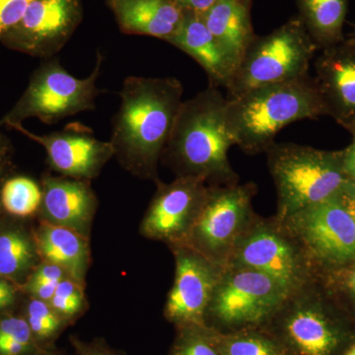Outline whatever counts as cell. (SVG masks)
<instances>
[{
	"label": "cell",
	"mask_w": 355,
	"mask_h": 355,
	"mask_svg": "<svg viewBox=\"0 0 355 355\" xmlns=\"http://www.w3.org/2000/svg\"><path fill=\"white\" fill-rule=\"evenodd\" d=\"M354 140L349 147L343 151V171L347 182L355 186V132Z\"/></svg>",
	"instance_id": "obj_35"
},
{
	"label": "cell",
	"mask_w": 355,
	"mask_h": 355,
	"mask_svg": "<svg viewBox=\"0 0 355 355\" xmlns=\"http://www.w3.org/2000/svg\"><path fill=\"white\" fill-rule=\"evenodd\" d=\"M114 1L116 2V3H120V2L130 1V0H114Z\"/></svg>",
	"instance_id": "obj_42"
},
{
	"label": "cell",
	"mask_w": 355,
	"mask_h": 355,
	"mask_svg": "<svg viewBox=\"0 0 355 355\" xmlns=\"http://www.w3.org/2000/svg\"><path fill=\"white\" fill-rule=\"evenodd\" d=\"M67 277L62 268L46 261L34 272L30 282H60Z\"/></svg>",
	"instance_id": "obj_32"
},
{
	"label": "cell",
	"mask_w": 355,
	"mask_h": 355,
	"mask_svg": "<svg viewBox=\"0 0 355 355\" xmlns=\"http://www.w3.org/2000/svg\"><path fill=\"white\" fill-rule=\"evenodd\" d=\"M168 355H221L214 331L205 326L176 328V336Z\"/></svg>",
	"instance_id": "obj_28"
},
{
	"label": "cell",
	"mask_w": 355,
	"mask_h": 355,
	"mask_svg": "<svg viewBox=\"0 0 355 355\" xmlns=\"http://www.w3.org/2000/svg\"><path fill=\"white\" fill-rule=\"evenodd\" d=\"M4 151H6V142H4V140L2 139L1 135H0V160H1Z\"/></svg>",
	"instance_id": "obj_40"
},
{
	"label": "cell",
	"mask_w": 355,
	"mask_h": 355,
	"mask_svg": "<svg viewBox=\"0 0 355 355\" xmlns=\"http://www.w3.org/2000/svg\"><path fill=\"white\" fill-rule=\"evenodd\" d=\"M26 321L39 345L55 340L67 323L58 316L49 302L37 298L28 305Z\"/></svg>",
	"instance_id": "obj_29"
},
{
	"label": "cell",
	"mask_w": 355,
	"mask_h": 355,
	"mask_svg": "<svg viewBox=\"0 0 355 355\" xmlns=\"http://www.w3.org/2000/svg\"><path fill=\"white\" fill-rule=\"evenodd\" d=\"M227 266H244L294 291L319 277L316 266L284 221L257 214L233 250Z\"/></svg>",
	"instance_id": "obj_7"
},
{
	"label": "cell",
	"mask_w": 355,
	"mask_h": 355,
	"mask_svg": "<svg viewBox=\"0 0 355 355\" xmlns=\"http://www.w3.org/2000/svg\"><path fill=\"white\" fill-rule=\"evenodd\" d=\"M319 279L355 323V261L320 273Z\"/></svg>",
	"instance_id": "obj_25"
},
{
	"label": "cell",
	"mask_w": 355,
	"mask_h": 355,
	"mask_svg": "<svg viewBox=\"0 0 355 355\" xmlns=\"http://www.w3.org/2000/svg\"><path fill=\"white\" fill-rule=\"evenodd\" d=\"M42 207L49 223L85 236L94 216L96 198L83 180L48 177L44 180Z\"/></svg>",
	"instance_id": "obj_16"
},
{
	"label": "cell",
	"mask_w": 355,
	"mask_h": 355,
	"mask_svg": "<svg viewBox=\"0 0 355 355\" xmlns=\"http://www.w3.org/2000/svg\"><path fill=\"white\" fill-rule=\"evenodd\" d=\"M116 6L119 20L125 32L167 41L184 17L183 9L173 0H130Z\"/></svg>",
	"instance_id": "obj_19"
},
{
	"label": "cell",
	"mask_w": 355,
	"mask_h": 355,
	"mask_svg": "<svg viewBox=\"0 0 355 355\" xmlns=\"http://www.w3.org/2000/svg\"><path fill=\"white\" fill-rule=\"evenodd\" d=\"M343 197L345 198V202L347 203V207H349V211L352 212V216H354L355 220V203L352 202V200H349L345 195L343 193Z\"/></svg>",
	"instance_id": "obj_38"
},
{
	"label": "cell",
	"mask_w": 355,
	"mask_h": 355,
	"mask_svg": "<svg viewBox=\"0 0 355 355\" xmlns=\"http://www.w3.org/2000/svg\"><path fill=\"white\" fill-rule=\"evenodd\" d=\"M14 291L9 284L0 280V310L4 309L13 302Z\"/></svg>",
	"instance_id": "obj_36"
},
{
	"label": "cell",
	"mask_w": 355,
	"mask_h": 355,
	"mask_svg": "<svg viewBox=\"0 0 355 355\" xmlns=\"http://www.w3.org/2000/svg\"><path fill=\"white\" fill-rule=\"evenodd\" d=\"M287 355H345L355 345V323L319 277L291 291L263 327Z\"/></svg>",
	"instance_id": "obj_4"
},
{
	"label": "cell",
	"mask_w": 355,
	"mask_h": 355,
	"mask_svg": "<svg viewBox=\"0 0 355 355\" xmlns=\"http://www.w3.org/2000/svg\"><path fill=\"white\" fill-rule=\"evenodd\" d=\"M41 349L26 319L0 320V355H34Z\"/></svg>",
	"instance_id": "obj_26"
},
{
	"label": "cell",
	"mask_w": 355,
	"mask_h": 355,
	"mask_svg": "<svg viewBox=\"0 0 355 355\" xmlns=\"http://www.w3.org/2000/svg\"><path fill=\"white\" fill-rule=\"evenodd\" d=\"M226 106V96L210 85L183 102L162 155L177 177L198 178L209 186L239 183L228 157L234 142Z\"/></svg>",
	"instance_id": "obj_2"
},
{
	"label": "cell",
	"mask_w": 355,
	"mask_h": 355,
	"mask_svg": "<svg viewBox=\"0 0 355 355\" xmlns=\"http://www.w3.org/2000/svg\"><path fill=\"white\" fill-rule=\"evenodd\" d=\"M315 44L324 46L340 40L347 0H300Z\"/></svg>",
	"instance_id": "obj_22"
},
{
	"label": "cell",
	"mask_w": 355,
	"mask_h": 355,
	"mask_svg": "<svg viewBox=\"0 0 355 355\" xmlns=\"http://www.w3.org/2000/svg\"><path fill=\"white\" fill-rule=\"evenodd\" d=\"M343 193L352 202L355 203V186L349 182H347L343 186Z\"/></svg>",
	"instance_id": "obj_37"
},
{
	"label": "cell",
	"mask_w": 355,
	"mask_h": 355,
	"mask_svg": "<svg viewBox=\"0 0 355 355\" xmlns=\"http://www.w3.org/2000/svg\"><path fill=\"white\" fill-rule=\"evenodd\" d=\"M277 193L279 220L340 195L347 180L343 151H326L295 144H273L266 150Z\"/></svg>",
	"instance_id": "obj_5"
},
{
	"label": "cell",
	"mask_w": 355,
	"mask_h": 355,
	"mask_svg": "<svg viewBox=\"0 0 355 355\" xmlns=\"http://www.w3.org/2000/svg\"><path fill=\"white\" fill-rule=\"evenodd\" d=\"M327 114L309 76L227 98L226 121L234 146L250 155L266 153L277 133L294 121Z\"/></svg>",
	"instance_id": "obj_3"
},
{
	"label": "cell",
	"mask_w": 355,
	"mask_h": 355,
	"mask_svg": "<svg viewBox=\"0 0 355 355\" xmlns=\"http://www.w3.org/2000/svg\"><path fill=\"white\" fill-rule=\"evenodd\" d=\"M221 355H287L275 336L263 328L219 334L214 331Z\"/></svg>",
	"instance_id": "obj_23"
},
{
	"label": "cell",
	"mask_w": 355,
	"mask_h": 355,
	"mask_svg": "<svg viewBox=\"0 0 355 355\" xmlns=\"http://www.w3.org/2000/svg\"><path fill=\"white\" fill-rule=\"evenodd\" d=\"M352 132H355V127L352 128Z\"/></svg>",
	"instance_id": "obj_43"
},
{
	"label": "cell",
	"mask_w": 355,
	"mask_h": 355,
	"mask_svg": "<svg viewBox=\"0 0 355 355\" xmlns=\"http://www.w3.org/2000/svg\"><path fill=\"white\" fill-rule=\"evenodd\" d=\"M313 79L330 114L352 130L355 127V44L327 46L318 58Z\"/></svg>",
	"instance_id": "obj_15"
},
{
	"label": "cell",
	"mask_w": 355,
	"mask_h": 355,
	"mask_svg": "<svg viewBox=\"0 0 355 355\" xmlns=\"http://www.w3.org/2000/svg\"><path fill=\"white\" fill-rule=\"evenodd\" d=\"M71 343L77 355H120L103 342L85 343L78 338H71Z\"/></svg>",
	"instance_id": "obj_33"
},
{
	"label": "cell",
	"mask_w": 355,
	"mask_h": 355,
	"mask_svg": "<svg viewBox=\"0 0 355 355\" xmlns=\"http://www.w3.org/2000/svg\"><path fill=\"white\" fill-rule=\"evenodd\" d=\"M183 93V85L173 77L130 76L123 81L110 142L114 156L133 174L156 179Z\"/></svg>",
	"instance_id": "obj_1"
},
{
	"label": "cell",
	"mask_w": 355,
	"mask_h": 355,
	"mask_svg": "<svg viewBox=\"0 0 355 355\" xmlns=\"http://www.w3.org/2000/svg\"><path fill=\"white\" fill-rule=\"evenodd\" d=\"M209 184L193 177L158 183L157 191L141 225L142 234L171 246L184 244L197 220Z\"/></svg>",
	"instance_id": "obj_13"
},
{
	"label": "cell",
	"mask_w": 355,
	"mask_h": 355,
	"mask_svg": "<svg viewBox=\"0 0 355 355\" xmlns=\"http://www.w3.org/2000/svg\"><path fill=\"white\" fill-rule=\"evenodd\" d=\"M10 127L41 144L48 154L51 167L71 179H92L114 156L111 142L102 141L88 133L67 132L37 135L25 130L21 123Z\"/></svg>",
	"instance_id": "obj_14"
},
{
	"label": "cell",
	"mask_w": 355,
	"mask_h": 355,
	"mask_svg": "<svg viewBox=\"0 0 355 355\" xmlns=\"http://www.w3.org/2000/svg\"><path fill=\"white\" fill-rule=\"evenodd\" d=\"M202 17L207 29L237 69L253 41L246 7L241 0H217Z\"/></svg>",
	"instance_id": "obj_20"
},
{
	"label": "cell",
	"mask_w": 355,
	"mask_h": 355,
	"mask_svg": "<svg viewBox=\"0 0 355 355\" xmlns=\"http://www.w3.org/2000/svg\"><path fill=\"white\" fill-rule=\"evenodd\" d=\"M172 248L176 272L165 305V318L176 328L205 326V313L225 266L184 245Z\"/></svg>",
	"instance_id": "obj_12"
},
{
	"label": "cell",
	"mask_w": 355,
	"mask_h": 355,
	"mask_svg": "<svg viewBox=\"0 0 355 355\" xmlns=\"http://www.w3.org/2000/svg\"><path fill=\"white\" fill-rule=\"evenodd\" d=\"M256 193L253 183L209 186L197 220L182 245L227 266L236 244L257 216L253 209Z\"/></svg>",
	"instance_id": "obj_9"
},
{
	"label": "cell",
	"mask_w": 355,
	"mask_h": 355,
	"mask_svg": "<svg viewBox=\"0 0 355 355\" xmlns=\"http://www.w3.org/2000/svg\"><path fill=\"white\" fill-rule=\"evenodd\" d=\"M316 46L300 26L294 24L253 40L226 86V98L307 76Z\"/></svg>",
	"instance_id": "obj_8"
},
{
	"label": "cell",
	"mask_w": 355,
	"mask_h": 355,
	"mask_svg": "<svg viewBox=\"0 0 355 355\" xmlns=\"http://www.w3.org/2000/svg\"><path fill=\"white\" fill-rule=\"evenodd\" d=\"M197 60L209 76L210 86L228 85L236 67L207 29L202 16L184 14L176 33L168 40Z\"/></svg>",
	"instance_id": "obj_18"
},
{
	"label": "cell",
	"mask_w": 355,
	"mask_h": 355,
	"mask_svg": "<svg viewBox=\"0 0 355 355\" xmlns=\"http://www.w3.org/2000/svg\"><path fill=\"white\" fill-rule=\"evenodd\" d=\"M34 252L31 243L18 232L0 235V275L13 277L32 263Z\"/></svg>",
	"instance_id": "obj_27"
},
{
	"label": "cell",
	"mask_w": 355,
	"mask_h": 355,
	"mask_svg": "<svg viewBox=\"0 0 355 355\" xmlns=\"http://www.w3.org/2000/svg\"><path fill=\"white\" fill-rule=\"evenodd\" d=\"M103 55L98 53L96 65L84 79L69 74L58 60L44 64L33 77L29 87L15 109L4 119L7 125L21 123L27 118L44 123H57L62 119L95 108L96 97Z\"/></svg>",
	"instance_id": "obj_10"
},
{
	"label": "cell",
	"mask_w": 355,
	"mask_h": 355,
	"mask_svg": "<svg viewBox=\"0 0 355 355\" xmlns=\"http://www.w3.org/2000/svg\"><path fill=\"white\" fill-rule=\"evenodd\" d=\"M289 293L263 273L226 266L205 313V326L219 334L263 328Z\"/></svg>",
	"instance_id": "obj_6"
},
{
	"label": "cell",
	"mask_w": 355,
	"mask_h": 355,
	"mask_svg": "<svg viewBox=\"0 0 355 355\" xmlns=\"http://www.w3.org/2000/svg\"><path fill=\"white\" fill-rule=\"evenodd\" d=\"M83 286L76 280L65 277L58 284L49 304L65 322L77 316L83 309Z\"/></svg>",
	"instance_id": "obj_30"
},
{
	"label": "cell",
	"mask_w": 355,
	"mask_h": 355,
	"mask_svg": "<svg viewBox=\"0 0 355 355\" xmlns=\"http://www.w3.org/2000/svg\"><path fill=\"white\" fill-rule=\"evenodd\" d=\"M34 355H60V354H58V352H55V350H46V349H41L39 352H37L36 354Z\"/></svg>",
	"instance_id": "obj_39"
},
{
	"label": "cell",
	"mask_w": 355,
	"mask_h": 355,
	"mask_svg": "<svg viewBox=\"0 0 355 355\" xmlns=\"http://www.w3.org/2000/svg\"><path fill=\"white\" fill-rule=\"evenodd\" d=\"M34 0H0V35L19 24Z\"/></svg>",
	"instance_id": "obj_31"
},
{
	"label": "cell",
	"mask_w": 355,
	"mask_h": 355,
	"mask_svg": "<svg viewBox=\"0 0 355 355\" xmlns=\"http://www.w3.org/2000/svg\"><path fill=\"white\" fill-rule=\"evenodd\" d=\"M42 200L43 191L36 182L29 178H12L2 188V205L12 216H32L41 207Z\"/></svg>",
	"instance_id": "obj_24"
},
{
	"label": "cell",
	"mask_w": 355,
	"mask_h": 355,
	"mask_svg": "<svg viewBox=\"0 0 355 355\" xmlns=\"http://www.w3.org/2000/svg\"><path fill=\"white\" fill-rule=\"evenodd\" d=\"M318 272L355 261V220L343 193L284 219Z\"/></svg>",
	"instance_id": "obj_11"
},
{
	"label": "cell",
	"mask_w": 355,
	"mask_h": 355,
	"mask_svg": "<svg viewBox=\"0 0 355 355\" xmlns=\"http://www.w3.org/2000/svg\"><path fill=\"white\" fill-rule=\"evenodd\" d=\"M38 240L40 252L46 263L60 266L67 277L83 286L89 261L85 236L46 223L42 226Z\"/></svg>",
	"instance_id": "obj_21"
},
{
	"label": "cell",
	"mask_w": 355,
	"mask_h": 355,
	"mask_svg": "<svg viewBox=\"0 0 355 355\" xmlns=\"http://www.w3.org/2000/svg\"><path fill=\"white\" fill-rule=\"evenodd\" d=\"M345 355H355V345H352V347L345 352Z\"/></svg>",
	"instance_id": "obj_41"
},
{
	"label": "cell",
	"mask_w": 355,
	"mask_h": 355,
	"mask_svg": "<svg viewBox=\"0 0 355 355\" xmlns=\"http://www.w3.org/2000/svg\"><path fill=\"white\" fill-rule=\"evenodd\" d=\"M173 1L176 2L183 10L188 11V13L202 16L216 3L217 0H173Z\"/></svg>",
	"instance_id": "obj_34"
},
{
	"label": "cell",
	"mask_w": 355,
	"mask_h": 355,
	"mask_svg": "<svg viewBox=\"0 0 355 355\" xmlns=\"http://www.w3.org/2000/svg\"><path fill=\"white\" fill-rule=\"evenodd\" d=\"M74 15L73 0H34L17 25L24 46L42 55L53 53L69 34Z\"/></svg>",
	"instance_id": "obj_17"
}]
</instances>
